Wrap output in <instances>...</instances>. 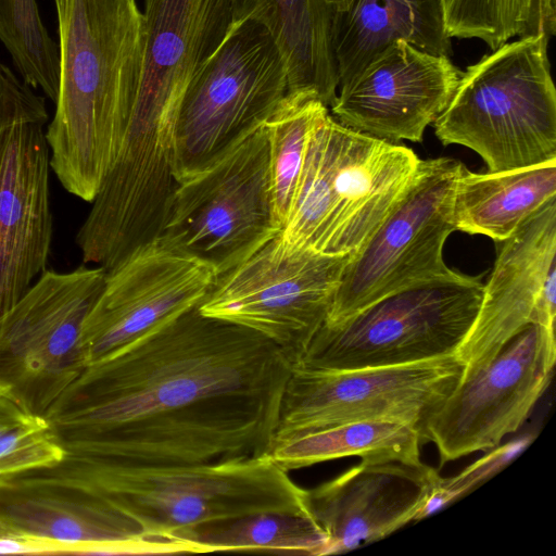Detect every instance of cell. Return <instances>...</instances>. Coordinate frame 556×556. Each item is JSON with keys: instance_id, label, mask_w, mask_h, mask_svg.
<instances>
[{"instance_id": "6da1fadb", "label": "cell", "mask_w": 556, "mask_h": 556, "mask_svg": "<svg viewBox=\"0 0 556 556\" xmlns=\"http://www.w3.org/2000/svg\"><path fill=\"white\" fill-rule=\"evenodd\" d=\"M291 369L277 344L197 306L89 364L43 417L65 451L115 467L258 458Z\"/></svg>"}, {"instance_id": "7a4b0ae2", "label": "cell", "mask_w": 556, "mask_h": 556, "mask_svg": "<svg viewBox=\"0 0 556 556\" xmlns=\"http://www.w3.org/2000/svg\"><path fill=\"white\" fill-rule=\"evenodd\" d=\"M59 87L45 128L50 167L91 203L124 139L139 91L146 42L136 0H53Z\"/></svg>"}, {"instance_id": "3957f363", "label": "cell", "mask_w": 556, "mask_h": 556, "mask_svg": "<svg viewBox=\"0 0 556 556\" xmlns=\"http://www.w3.org/2000/svg\"><path fill=\"white\" fill-rule=\"evenodd\" d=\"M48 469L147 532L179 546L177 535L204 523L262 513L311 515L307 490L270 455L194 466L122 468L65 451Z\"/></svg>"}, {"instance_id": "277c9868", "label": "cell", "mask_w": 556, "mask_h": 556, "mask_svg": "<svg viewBox=\"0 0 556 556\" xmlns=\"http://www.w3.org/2000/svg\"><path fill=\"white\" fill-rule=\"evenodd\" d=\"M419 162L413 149L346 127L328 112L309 135L280 237L352 257L405 193Z\"/></svg>"}, {"instance_id": "5b68a950", "label": "cell", "mask_w": 556, "mask_h": 556, "mask_svg": "<svg viewBox=\"0 0 556 556\" xmlns=\"http://www.w3.org/2000/svg\"><path fill=\"white\" fill-rule=\"evenodd\" d=\"M540 34L506 42L467 67L433 122L444 144L466 147L488 172L556 160V90Z\"/></svg>"}, {"instance_id": "8992f818", "label": "cell", "mask_w": 556, "mask_h": 556, "mask_svg": "<svg viewBox=\"0 0 556 556\" xmlns=\"http://www.w3.org/2000/svg\"><path fill=\"white\" fill-rule=\"evenodd\" d=\"M481 276L413 285L337 323H325L293 366L350 370L456 355L477 316Z\"/></svg>"}, {"instance_id": "52a82bcc", "label": "cell", "mask_w": 556, "mask_h": 556, "mask_svg": "<svg viewBox=\"0 0 556 556\" xmlns=\"http://www.w3.org/2000/svg\"><path fill=\"white\" fill-rule=\"evenodd\" d=\"M287 92L286 68L267 29L251 20L231 23L182 96L175 125L177 182L262 127Z\"/></svg>"}, {"instance_id": "ba28073f", "label": "cell", "mask_w": 556, "mask_h": 556, "mask_svg": "<svg viewBox=\"0 0 556 556\" xmlns=\"http://www.w3.org/2000/svg\"><path fill=\"white\" fill-rule=\"evenodd\" d=\"M279 232L262 126L218 162L177 182L157 239L219 277Z\"/></svg>"}, {"instance_id": "9c48e42d", "label": "cell", "mask_w": 556, "mask_h": 556, "mask_svg": "<svg viewBox=\"0 0 556 556\" xmlns=\"http://www.w3.org/2000/svg\"><path fill=\"white\" fill-rule=\"evenodd\" d=\"M106 277L101 266L46 269L23 298L0 315V395L43 416L87 367L85 320Z\"/></svg>"}, {"instance_id": "30bf717a", "label": "cell", "mask_w": 556, "mask_h": 556, "mask_svg": "<svg viewBox=\"0 0 556 556\" xmlns=\"http://www.w3.org/2000/svg\"><path fill=\"white\" fill-rule=\"evenodd\" d=\"M465 168L447 156L420 159L405 193L346 263L325 323L413 285L460 274L446 265L443 249L456 230L454 191Z\"/></svg>"}, {"instance_id": "8fae6325", "label": "cell", "mask_w": 556, "mask_h": 556, "mask_svg": "<svg viewBox=\"0 0 556 556\" xmlns=\"http://www.w3.org/2000/svg\"><path fill=\"white\" fill-rule=\"evenodd\" d=\"M349 260L293 247L278 233L217 277L199 311L262 334L293 366L325 324Z\"/></svg>"}, {"instance_id": "7c38bea8", "label": "cell", "mask_w": 556, "mask_h": 556, "mask_svg": "<svg viewBox=\"0 0 556 556\" xmlns=\"http://www.w3.org/2000/svg\"><path fill=\"white\" fill-rule=\"evenodd\" d=\"M463 370L456 355L350 370L292 366L281 397L274 445L362 420L404 422L421 433L427 419L458 383Z\"/></svg>"}, {"instance_id": "4fadbf2b", "label": "cell", "mask_w": 556, "mask_h": 556, "mask_svg": "<svg viewBox=\"0 0 556 556\" xmlns=\"http://www.w3.org/2000/svg\"><path fill=\"white\" fill-rule=\"evenodd\" d=\"M555 328L525 327L484 366L460 377L421 430L441 464L489 451L528 419L553 377Z\"/></svg>"}, {"instance_id": "5bb4252c", "label": "cell", "mask_w": 556, "mask_h": 556, "mask_svg": "<svg viewBox=\"0 0 556 556\" xmlns=\"http://www.w3.org/2000/svg\"><path fill=\"white\" fill-rule=\"evenodd\" d=\"M217 276L204 263L159 239L106 271L81 331L87 366L160 323L199 306Z\"/></svg>"}, {"instance_id": "9a60e30c", "label": "cell", "mask_w": 556, "mask_h": 556, "mask_svg": "<svg viewBox=\"0 0 556 556\" xmlns=\"http://www.w3.org/2000/svg\"><path fill=\"white\" fill-rule=\"evenodd\" d=\"M501 243L475 321L456 352L462 377L488 364L528 325L555 328L556 199Z\"/></svg>"}, {"instance_id": "2e32d148", "label": "cell", "mask_w": 556, "mask_h": 556, "mask_svg": "<svg viewBox=\"0 0 556 556\" xmlns=\"http://www.w3.org/2000/svg\"><path fill=\"white\" fill-rule=\"evenodd\" d=\"M462 72L446 55L397 40L338 88L332 117L363 134L421 142L448 104Z\"/></svg>"}, {"instance_id": "e0dca14e", "label": "cell", "mask_w": 556, "mask_h": 556, "mask_svg": "<svg viewBox=\"0 0 556 556\" xmlns=\"http://www.w3.org/2000/svg\"><path fill=\"white\" fill-rule=\"evenodd\" d=\"M0 514L17 531L77 554H182L174 541L97 502L45 467L0 477Z\"/></svg>"}, {"instance_id": "ac0fdd59", "label": "cell", "mask_w": 556, "mask_h": 556, "mask_svg": "<svg viewBox=\"0 0 556 556\" xmlns=\"http://www.w3.org/2000/svg\"><path fill=\"white\" fill-rule=\"evenodd\" d=\"M439 477L421 462H361L307 490L308 511L328 540L327 555L377 542L418 521Z\"/></svg>"}, {"instance_id": "d6986e66", "label": "cell", "mask_w": 556, "mask_h": 556, "mask_svg": "<svg viewBox=\"0 0 556 556\" xmlns=\"http://www.w3.org/2000/svg\"><path fill=\"white\" fill-rule=\"evenodd\" d=\"M45 125H15L0 155V315L47 269L53 218Z\"/></svg>"}, {"instance_id": "ffe728a7", "label": "cell", "mask_w": 556, "mask_h": 556, "mask_svg": "<svg viewBox=\"0 0 556 556\" xmlns=\"http://www.w3.org/2000/svg\"><path fill=\"white\" fill-rule=\"evenodd\" d=\"M331 0H232L231 23L263 25L283 62L288 92H309L326 106L339 87Z\"/></svg>"}, {"instance_id": "44dd1931", "label": "cell", "mask_w": 556, "mask_h": 556, "mask_svg": "<svg viewBox=\"0 0 556 556\" xmlns=\"http://www.w3.org/2000/svg\"><path fill=\"white\" fill-rule=\"evenodd\" d=\"M450 39L440 0H349L336 9L333 21L339 87L397 40L448 56Z\"/></svg>"}, {"instance_id": "7402d4cb", "label": "cell", "mask_w": 556, "mask_h": 556, "mask_svg": "<svg viewBox=\"0 0 556 556\" xmlns=\"http://www.w3.org/2000/svg\"><path fill=\"white\" fill-rule=\"evenodd\" d=\"M553 199L556 160L484 174L465 168L454 191L455 229L503 242Z\"/></svg>"}, {"instance_id": "603a6c76", "label": "cell", "mask_w": 556, "mask_h": 556, "mask_svg": "<svg viewBox=\"0 0 556 556\" xmlns=\"http://www.w3.org/2000/svg\"><path fill=\"white\" fill-rule=\"evenodd\" d=\"M420 431L390 420L345 422L275 444L270 456L287 470L338 458L358 456L362 462H420Z\"/></svg>"}, {"instance_id": "cb8c5ba5", "label": "cell", "mask_w": 556, "mask_h": 556, "mask_svg": "<svg viewBox=\"0 0 556 556\" xmlns=\"http://www.w3.org/2000/svg\"><path fill=\"white\" fill-rule=\"evenodd\" d=\"M184 553L270 552L327 555L328 540L311 515L262 513L198 526L176 536Z\"/></svg>"}, {"instance_id": "d4e9b609", "label": "cell", "mask_w": 556, "mask_h": 556, "mask_svg": "<svg viewBox=\"0 0 556 556\" xmlns=\"http://www.w3.org/2000/svg\"><path fill=\"white\" fill-rule=\"evenodd\" d=\"M328 112V106L313 93L287 92L263 125L268 138L271 197L280 231L291 207L309 135Z\"/></svg>"}, {"instance_id": "484cf974", "label": "cell", "mask_w": 556, "mask_h": 556, "mask_svg": "<svg viewBox=\"0 0 556 556\" xmlns=\"http://www.w3.org/2000/svg\"><path fill=\"white\" fill-rule=\"evenodd\" d=\"M0 41L21 78L54 103L59 49L41 20L37 0H0Z\"/></svg>"}, {"instance_id": "4316f807", "label": "cell", "mask_w": 556, "mask_h": 556, "mask_svg": "<svg viewBox=\"0 0 556 556\" xmlns=\"http://www.w3.org/2000/svg\"><path fill=\"white\" fill-rule=\"evenodd\" d=\"M534 0H440L448 38H478L493 51L513 37H522Z\"/></svg>"}, {"instance_id": "83f0119b", "label": "cell", "mask_w": 556, "mask_h": 556, "mask_svg": "<svg viewBox=\"0 0 556 556\" xmlns=\"http://www.w3.org/2000/svg\"><path fill=\"white\" fill-rule=\"evenodd\" d=\"M64 454L43 416L0 395V477L56 464Z\"/></svg>"}, {"instance_id": "f1b7e54d", "label": "cell", "mask_w": 556, "mask_h": 556, "mask_svg": "<svg viewBox=\"0 0 556 556\" xmlns=\"http://www.w3.org/2000/svg\"><path fill=\"white\" fill-rule=\"evenodd\" d=\"M532 440V437L527 435L505 445L500 444L489 450L490 452H488V454L480 457L458 475L450 478H442L440 476L429 500L418 516V521L441 510L498 473L517 457Z\"/></svg>"}, {"instance_id": "f546056e", "label": "cell", "mask_w": 556, "mask_h": 556, "mask_svg": "<svg viewBox=\"0 0 556 556\" xmlns=\"http://www.w3.org/2000/svg\"><path fill=\"white\" fill-rule=\"evenodd\" d=\"M46 97L38 94L7 65L0 63V155L11 129L25 122L47 123Z\"/></svg>"}, {"instance_id": "4dcf8cb0", "label": "cell", "mask_w": 556, "mask_h": 556, "mask_svg": "<svg viewBox=\"0 0 556 556\" xmlns=\"http://www.w3.org/2000/svg\"><path fill=\"white\" fill-rule=\"evenodd\" d=\"M0 554H77V548L74 545L17 533L0 536Z\"/></svg>"}, {"instance_id": "1f68e13d", "label": "cell", "mask_w": 556, "mask_h": 556, "mask_svg": "<svg viewBox=\"0 0 556 556\" xmlns=\"http://www.w3.org/2000/svg\"><path fill=\"white\" fill-rule=\"evenodd\" d=\"M556 0H534L531 21L522 36L544 35L548 40L555 35Z\"/></svg>"}, {"instance_id": "d6a6232c", "label": "cell", "mask_w": 556, "mask_h": 556, "mask_svg": "<svg viewBox=\"0 0 556 556\" xmlns=\"http://www.w3.org/2000/svg\"><path fill=\"white\" fill-rule=\"evenodd\" d=\"M349 0H331L336 9L343 7Z\"/></svg>"}]
</instances>
